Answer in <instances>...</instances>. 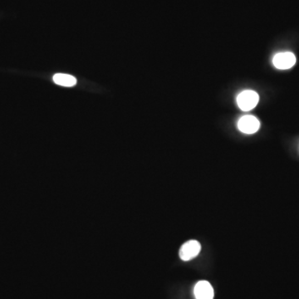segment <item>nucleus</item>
I'll use <instances>...</instances> for the list:
<instances>
[{
    "label": "nucleus",
    "mask_w": 299,
    "mask_h": 299,
    "mask_svg": "<svg viewBox=\"0 0 299 299\" xmlns=\"http://www.w3.org/2000/svg\"><path fill=\"white\" fill-rule=\"evenodd\" d=\"M196 299H214V293L213 287L207 281L198 282L194 289Z\"/></svg>",
    "instance_id": "nucleus-5"
},
{
    "label": "nucleus",
    "mask_w": 299,
    "mask_h": 299,
    "mask_svg": "<svg viewBox=\"0 0 299 299\" xmlns=\"http://www.w3.org/2000/svg\"><path fill=\"white\" fill-rule=\"evenodd\" d=\"M238 128L243 133L254 134L257 132L260 128V123L256 117L253 116H245L239 120Z\"/></svg>",
    "instance_id": "nucleus-4"
},
{
    "label": "nucleus",
    "mask_w": 299,
    "mask_h": 299,
    "mask_svg": "<svg viewBox=\"0 0 299 299\" xmlns=\"http://www.w3.org/2000/svg\"><path fill=\"white\" fill-rule=\"evenodd\" d=\"M53 82L59 86H75L77 84V79L73 76L63 73H57L53 76Z\"/></svg>",
    "instance_id": "nucleus-6"
},
{
    "label": "nucleus",
    "mask_w": 299,
    "mask_h": 299,
    "mask_svg": "<svg viewBox=\"0 0 299 299\" xmlns=\"http://www.w3.org/2000/svg\"><path fill=\"white\" fill-rule=\"evenodd\" d=\"M201 250V245L197 240H190L181 246L179 256L183 261H189L196 257Z\"/></svg>",
    "instance_id": "nucleus-2"
},
{
    "label": "nucleus",
    "mask_w": 299,
    "mask_h": 299,
    "mask_svg": "<svg viewBox=\"0 0 299 299\" xmlns=\"http://www.w3.org/2000/svg\"><path fill=\"white\" fill-rule=\"evenodd\" d=\"M258 101H259V96L257 92L254 91H243L239 94L237 98V102L239 108L245 112L254 109L257 106Z\"/></svg>",
    "instance_id": "nucleus-1"
},
{
    "label": "nucleus",
    "mask_w": 299,
    "mask_h": 299,
    "mask_svg": "<svg viewBox=\"0 0 299 299\" xmlns=\"http://www.w3.org/2000/svg\"><path fill=\"white\" fill-rule=\"evenodd\" d=\"M273 63L278 69L286 70L294 67L296 63V57L293 52H279L273 57Z\"/></svg>",
    "instance_id": "nucleus-3"
}]
</instances>
